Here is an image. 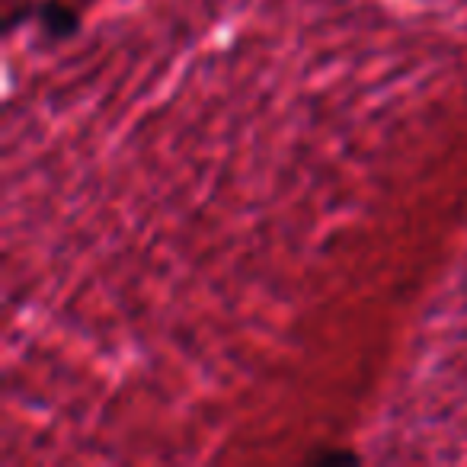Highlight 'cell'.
Segmentation results:
<instances>
[{
  "mask_svg": "<svg viewBox=\"0 0 467 467\" xmlns=\"http://www.w3.org/2000/svg\"><path fill=\"white\" fill-rule=\"evenodd\" d=\"M39 26H42V33L52 36V39H65V36L78 33L80 16L74 14V10H67L65 4H46V7L39 10Z\"/></svg>",
  "mask_w": 467,
  "mask_h": 467,
  "instance_id": "6da1fadb",
  "label": "cell"
},
{
  "mask_svg": "<svg viewBox=\"0 0 467 467\" xmlns=\"http://www.w3.org/2000/svg\"><path fill=\"white\" fill-rule=\"evenodd\" d=\"M314 461H327V464H337V461H356V454H343V451H324V454H314Z\"/></svg>",
  "mask_w": 467,
  "mask_h": 467,
  "instance_id": "7a4b0ae2",
  "label": "cell"
}]
</instances>
